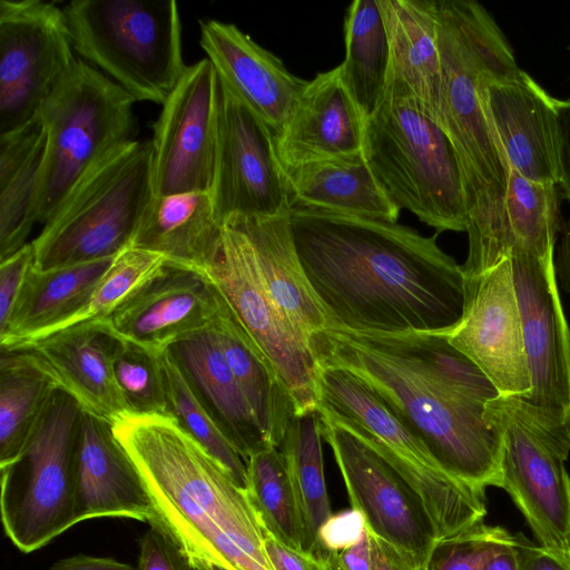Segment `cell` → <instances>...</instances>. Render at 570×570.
Here are the masks:
<instances>
[{
  "label": "cell",
  "mask_w": 570,
  "mask_h": 570,
  "mask_svg": "<svg viewBox=\"0 0 570 570\" xmlns=\"http://www.w3.org/2000/svg\"><path fill=\"white\" fill-rule=\"evenodd\" d=\"M324 562L326 566V570H343L342 567L338 563L336 552H328L324 557Z\"/></svg>",
  "instance_id": "cell-53"
},
{
  "label": "cell",
  "mask_w": 570,
  "mask_h": 570,
  "mask_svg": "<svg viewBox=\"0 0 570 570\" xmlns=\"http://www.w3.org/2000/svg\"><path fill=\"white\" fill-rule=\"evenodd\" d=\"M289 210L272 217H232L246 235L263 281L275 303L308 342L326 328L325 314L302 268Z\"/></svg>",
  "instance_id": "cell-30"
},
{
  "label": "cell",
  "mask_w": 570,
  "mask_h": 570,
  "mask_svg": "<svg viewBox=\"0 0 570 570\" xmlns=\"http://www.w3.org/2000/svg\"><path fill=\"white\" fill-rule=\"evenodd\" d=\"M341 79L363 118L375 112L386 87L390 49L377 0H355L345 16Z\"/></svg>",
  "instance_id": "cell-34"
},
{
  "label": "cell",
  "mask_w": 570,
  "mask_h": 570,
  "mask_svg": "<svg viewBox=\"0 0 570 570\" xmlns=\"http://www.w3.org/2000/svg\"><path fill=\"white\" fill-rule=\"evenodd\" d=\"M119 337L106 320L63 328L30 345L27 351L85 412L111 424L127 413L114 377Z\"/></svg>",
  "instance_id": "cell-23"
},
{
  "label": "cell",
  "mask_w": 570,
  "mask_h": 570,
  "mask_svg": "<svg viewBox=\"0 0 570 570\" xmlns=\"http://www.w3.org/2000/svg\"><path fill=\"white\" fill-rule=\"evenodd\" d=\"M97 518L154 524L157 514L112 424L83 411L75 450V521L77 524Z\"/></svg>",
  "instance_id": "cell-21"
},
{
  "label": "cell",
  "mask_w": 570,
  "mask_h": 570,
  "mask_svg": "<svg viewBox=\"0 0 570 570\" xmlns=\"http://www.w3.org/2000/svg\"><path fill=\"white\" fill-rule=\"evenodd\" d=\"M223 229L209 191L155 195L130 246L161 255L166 265L208 277L222 249Z\"/></svg>",
  "instance_id": "cell-27"
},
{
  "label": "cell",
  "mask_w": 570,
  "mask_h": 570,
  "mask_svg": "<svg viewBox=\"0 0 570 570\" xmlns=\"http://www.w3.org/2000/svg\"><path fill=\"white\" fill-rule=\"evenodd\" d=\"M445 335L487 375L500 395L522 397L530 392L531 376L510 257L465 279L462 317Z\"/></svg>",
  "instance_id": "cell-17"
},
{
  "label": "cell",
  "mask_w": 570,
  "mask_h": 570,
  "mask_svg": "<svg viewBox=\"0 0 570 570\" xmlns=\"http://www.w3.org/2000/svg\"><path fill=\"white\" fill-rule=\"evenodd\" d=\"M136 101L118 83L78 57L40 111L46 147L37 223L45 225L76 184L99 161L135 140Z\"/></svg>",
  "instance_id": "cell-10"
},
{
  "label": "cell",
  "mask_w": 570,
  "mask_h": 570,
  "mask_svg": "<svg viewBox=\"0 0 570 570\" xmlns=\"http://www.w3.org/2000/svg\"><path fill=\"white\" fill-rule=\"evenodd\" d=\"M63 11L79 58L137 101H166L187 68L176 1L72 0Z\"/></svg>",
  "instance_id": "cell-8"
},
{
  "label": "cell",
  "mask_w": 570,
  "mask_h": 570,
  "mask_svg": "<svg viewBox=\"0 0 570 570\" xmlns=\"http://www.w3.org/2000/svg\"><path fill=\"white\" fill-rule=\"evenodd\" d=\"M493 126L510 168L538 183H559V99L519 66L487 83Z\"/></svg>",
  "instance_id": "cell-20"
},
{
  "label": "cell",
  "mask_w": 570,
  "mask_h": 570,
  "mask_svg": "<svg viewBox=\"0 0 570 570\" xmlns=\"http://www.w3.org/2000/svg\"><path fill=\"white\" fill-rule=\"evenodd\" d=\"M199 28L200 47L218 77L277 136L307 81L233 23L206 19L199 21Z\"/></svg>",
  "instance_id": "cell-22"
},
{
  "label": "cell",
  "mask_w": 570,
  "mask_h": 570,
  "mask_svg": "<svg viewBox=\"0 0 570 570\" xmlns=\"http://www.w3.org/2000/svg\"><path fill=\"white\" fill-rule=\"evenodd\" d=\"M167 414L199 442L247 490V464L202 404L168 350L160 354Z\"/></svg>",
  "instance_id": "cell-38"
},
{
  "label": "cell",
  "mask_w": 570,
  "mask_h": 570,
  "mask_svg": "<svg viewBox=\"0 0 570 570\" xmlns=\"http://www.w3.org/2000/svg\"><path fill=\"white\" fill-rule=\"evenodd\" d=\"M139 546L137 570H191L186 556L158 525L150 524Z\"/></svg>",
  "instance_id": "cell-42"
},
{
  "label": "cell",
  "mask_w": 570,
  "mask_h": 570,
  "mask_svg": "<svg viewBox=\"0 0 570 570\" xmlns=\"http://www.w3.org/2000/svg\"><path fill=\"white\" fill-rule=\"evenodd\" d=\"M442 101L439 126L454 149L470 217L461 265L473 278L509 258L505 200L510 165L493 126L487 83L518 67L503 32L482 4L438 0Z\"/></svg>",
  "instance_id": "cell-4"
},
{
  "label": "cell",
  "mask_w": 570,
  "mask_h": 570,
  "mask_svg": "<svg viewBox=\"0 0 570 570\" xmlns=\"http://www.w3.org/2000/svg\"><path fill=\"white\" fill-rule=\"evenodd\" d=\"M83 410L56 389L21 454L1 471V520L22 552L48 544L76 524L75 450Z\"/></svg>",
  "instance_id": "cell-11"
},
{
  "label": "cell",
  "mask_w": 570,
  "mask_h": 570,
  "mask_svg": "<svg viewBox=\"0 0 570 570\" xmlns=\"http://www.w3.org/2000/svg\"><path fill=\"white\" fill-rule=\"evenodd\" d=\"M32 262L31 242L0 262V331L6 327L10 318Z\"/></svg>",
  "instance_id": "cell-43"
},
{
  "label": "cell",
  "mask_w": 570,
  "mask_h": 570,
  "mask_svg": "<svg viewBox=\"0 0 570 570\" xmlns=\"http://www.w3.org/2000/svg\"><path fill=\"white\" fill-rule=\"evenodd\" d=\"M202 570H225V569L216 567V566H209V567H206V568H204Z\"/></svg>",
  "instance_id": "cell-54"
},
{
  "label": "cell",
  "mask_w": 570,
  "mask_h": 570,
  "mask_svg": "<svg viewBox=\"0 0 570 570\" xmlns=\"http://www.w3.org/2000/svg\"><path fill=\"white\" fill-rule=\"evenodd\" d=\"M370 535L372 542L371 570H426V567H414L410 564L390 544L374 537L371 532Z\"/></svg>",
  "instance_id": "cell-48"
},
{
  "label": "cell",
  "mask_w": 570,
  "mask_h": 570,
  "mask_svg": "<svg viewBox=\"0 0 570 570\" xmlns=\"http://www.w3.org/2000/svg\"><path fill=\"white\" fill-rule=\"evenodd\" d=\"M522 322L533 405L570 412V327L564 316L553 254L510 257Z\"/></svg>",
  "instance_id": "cell-18"
},
{
  "label": "cell",
  "mask_w": 570,
  "mask_h": 570,
  "mask_svg": "<svg viewBox=\"0 0 570 570\" xmlns=\"http://www.w3.org/2000/svg\"><path fill=\"white\" fill-rule=\"evenodd\" d=\"M212 327L259 426L269 442L278 446L297 414L292 394L223 296Z\"/></svg>",
  "instance_id": "cell-31"
},
{
  "label": "cell",
  "mask_w": 570,
  "mask_h": 570,
  "mask_svg": "<svg viewBox=\"0 0 570 570\" xmlns=\"http://www.w3.org/2000/svg\"><path fill=\"white\" fill-rule=\"evenodd\" d=\"M155 196L150 140L117 148L79 180L31 240L32 267L47 271L117 256L130 246Z\"/></svg>",
  "instance_id": "cell-5"
},
{
  "label": "cell",
  "mask_w": 570,
  "mask_h": 570,
  "mask_svg": "<svg viewBox=\"0 0 570 570\" xmlns=\"http://www.w3.org/2000/svg\"><path fill=\"white\" fill-rule=\"evenodd\" d=\"M214 209L232 217H272L291 209L272 129L218 77Z\"/></svg>",
  "instance_id": "cell-14"
},
{
  "label": "cell",
  "mask_w": 570,
  "mask_h": 570,
  "mask_svg": "<svg viewBox=\"0 0 570 570\" xmlns=\"http://www.w3.org/2000/svg\"><path fill=\"white\" fill-rule=\"evenodd\" d=\"M57 385L24 350H1L0 466L13 462Z\"/></svg>",
  "instance_id": "cell-35"
},
{
  "label": "cell",
  "mask_w": 570,
  "mask_h": 570,
  "mask_svg": "<svg viewBox=\"0 0 570 570\" xmlns=\"http://www.w3.org/2000/svg\"><path fill=\"white\" fill-rule=\"evenodd\" d=\"M364 121L338 67L317 73L275 136L282 167L363 151Z\"/></svg>",
  "instance_id": "cell-24"
},
{
  "label": "cell",
  "mask_w": 570,
  "mask_h": 570,
  "mask_svg": "<svg viewBox=\"0 0 570 570\" xmlns=\"http://www.w3.org/2000/svg\"><path fill=\"white\" fill-rule=\"evenodd\" d=\"M321 432L332 448L351 505L363 514L366 529L410 564L426 567L438 534L421 498L370 444L346 428L321 417Z\"/></svg>",
  "instance_id": "cell-15"
},
{
  "label": "cell",
  "mask_w": 570,
  "mask_h": 570,
  "mask_svg": "<svg viewBox=\"0 0 570 570\" xmlns=\"http://www.w3.org/2000/svg\"><path fill=\"white\" fill-rule=\"evenodd\" d=\"M320 413H297L277 446L284 455L303 527V552L326 556L318 541L321 527L333 514L327 494Z\"/></svg>",
  "instance_id": "cell-33"
},
{
  "label": "cell",
  "mask_w": 570,
  "mask_h": 570,
  "mask_svg": "<svg viewBox=\"0 0 570 570\" xmlns=\"http://www.w3.org/2000/svg\"><path fill=\"white\" fill-rule=\"evenodd\" d=\"M336 557L343 570H371L372 542L368 530H365L357 543L336 552Z\"/></svg>",
  "instance_id": "cell-50"
},
{
  "label": "cell",
  "mask_w": 570,
  "mask_h": 570,
  "mask_svg": "<svg viewBox=\"0 0 570 570\" xmlns=\"http://www.w3.org/2000/svg\"><path fill=\"white\" fill-rule=\"evenodd\" d=\"M512 538L505 528L482 521L459 535L438 541L426 570H481L495 549Z\"/></svg>",
  "instance_id": "cell-41"
},
{
  "label": "cell",
  "mask_w": 570,
  "mask_h": 570,
  "mask_svg": "<svg viewBox=\"0 0 570 570\" xmlns=\"http://www.w3.org/2000/svg\"><path fill=\"white\" fill-rule=\"evenodd\" d=\"M48 570H137L111 558L76 554L53 563Z\"/></svg>",
  "instance_id": "cell-49"
},
{
  "label": "cell",
  "mask_w": 570,
  "mask_h": 570,
  "mask_svg": "<svg viewBox=\"0 0 570 570\" xmlns=\"http://www.w3.org/2000/svg\"><path fill=\"white\" fill-rule=\"evenodd\" d=\"M377 4L390 49L385 94L410 97L439 125L443 76L438 0H377Z\"/></svg>",
  "instance_id": "cell-25"
},
{
  "label": "cell",
  "mask_w": 570,
  "mask_h": 570,
  "mask_svg": "<svg viewBox=\"0 0 570 570\" xmlns=\"http://www.w3.org/2000/svg\"><path fill=\"white\" fill-rule=\"evenodd\" d=\"M295 248L327 327L446 334L460 322L465 279L438 234L392 222L291 209Z\"/></svg>",
  "instance_id": "cell-1"
},
{
  "label": "cell",
  "mask_w": 570,
  "mask_h": 570,
  "mask_svg": "<svg viewBox=\"0 0 570 570\" xmlns=\"http://www.w3.org/2000/svg\"><path fill=\"white\" fill-rule=\"evenodd\" d=\"M247 494L269 535L303 551V527L283 453L277 446L259 451L246 461Z\"/></svg>",
  "instance_id": "cell-37"
},
{
  "label": "cell",
  "mask_w": 570,
  "mask_h": 570,
  "mask_svg": "<svg viewBox=\"0 0 570 570\" xmlns=\"http://www.w3.org/2000/svg\"><path fill=\"white\" fill-rule=\"evenodd\" d=\"M264 550L273 570H326L324 559L294 550L268 533L264 538Z\"/></svg>",
  "instance_id": "cell-45"
},
{
  "label": "cell",
  "mask_w": 570,
  "mask_h": 570,
  "mask_svg": "<svg viewBox=\"0 0 570 570\" xmlns=\"http://www.w3.org/2000/svg\"><path fill=\"white\" fill-rule=\"evenodd\" d=\"M318 366L316 411L370 444L424 502L438 541L484 521L485 492L446 473L423 442L353 373Z\"/></svg>",
  "instance_id": "cell-6"
},
{
  "label": "cell",
  "mask_w": 570,
  "mask_h": 570,
  "mask_svg": "<svg viewBox=\"0 0 570 570\" xmlns=\"http://www.w3.org/2000/svg\"><path fill=\"white\" fill-rule=\"evenodd\" d=\"M291 209L396 223L401 208L363 151L283 167Z\"/></svg>",
  "instance_id": "cell-28"
},
{
  "label": "cell",
  "mask_w": 570,
  "mask_h": 570,
  "mask_svg": "<svg viewBox=\"0 0 570 570\" xmlns=\"http://www.w3.org/2000/svg\"><path fill=\"white\" fill-rule=\"evenodd\" d=\"M115 257L47 271L31 265L10 318L0 331L1 350L28 346L82 308Z\"/></svg>",
  "instance_id": "cell-29"
},
{
  "label": "cell",
  "mask_w": 570,
  "mask_h": 570,
  "mask_svg": "<svg viewBox=\"0 0 570 570\" xmlns=\"http://www.w3.org/2000/svg\"><path fill=\"white\" fill-rule=\"evenodd\" d=\"M513 546L517 570H570L569 564L531 541L522 532L513 534Z\"/></svg>",
  "instance_id": "cell-46"
},
{
  "label": "cell",
  "mask_w": 570,
  "mask_h": 570,
  "mask_svg": "<svg viewBox=\"0 0 570 570\" xmlns=\"http://www.w3.org/2000/svg\"><path fill=\"white\" fill-rule=\"evenodd\" d=\"M559 183L563 196L570 202V98L559 100Z\"/></svg>",
  "instance_id": "cell-47"
},
{
  "label": "cell",
  "mask_w": 570,
  "mask_h": 570,
  "mask_svg": "<svg viewBox=\"0 0 570 570\" xmlns=\"http://www.w3.org/2000/svg\"><path fill=\"white\" fill-rule=\"evenodd\" d=\"M165 265L166 261L159 254L127 247L114 258L87 304L55 326L46 336L81 323L107 320Z\"/></svg>",
  "instance_id": "cell-39"
},
{
  "label": "cell",
  "mask_w": 570,
  "mask_h": 570,
  "mask_svg": "<svg viewBox=\"0 0 570 570\" xmlns=\"http://www.w3.org/2000/svg\"><path fill=\"white\" fill-rule=\"evenodd\" d=\"M561 242L554 261L557 282L570 294V219L561 227Z\"/></svg>",
  "instance_id": "cell-51"
},
{
  "label": "cell",
  "mask_w": 570,
  "mask_h": 570,
  "mask_svg": "<svg viewBox=\"0 0 570 570\" xmlns=\"http://www.w3.org/2000/svg\"><path fill=\"white\" fill-rule=\"evenodd\" d=\"M308 345L317 365L344 368L370 386L446 473L483 492L501 488L499 441L484 420L500 393L445 334L326 327Z\"/></svg>",
  "instance_id": "cell-2"
},
{
  "label": "cell",
  "mask_w": 570,
  "mask_h": 570,
  "mask_svg": "<svg viewBox=\"0 0 570 570\" xmlns=\"http://www.w3.org/2000/svg\"><path fill=\"white\" fill-rule=\"evenodd\" d=\"M63 8L41 0L0 1V137L39 119L78 57Z\"/></svg>",
  "instance_id": "cell-12"
},
{
  "label": "cell",
  "mask_w": 570,
  "mask_h": 570,
  "mask_svg": "<svg viewBox=\"0 0 570 570\" xmlns=\"http://www.w3.org/2000/svg\"><path fill=\"white\" fill-rule=\"evenodd\" d=\"M366 530L365 519L356 509L333 513L321 527L318 541L325 554L340 552L357 543Z\"/></svg>",
  "instance_id": "cell-44"
},
{
  "label": "cell",
  "mask_w": 570,
  "mask_h": 570,
  "mask_svg": "<svg viewBox=\"0 0 570 570\" xmlns=\"http://www.w3.org/2000/svg\"><path fill=\"white\" fill-rule=\"evenodd\" d=\"M363 154L392 199L436 229L466 232L460 167L450 139L407 96L384 94L364 121Z\"/></svg>",
  "instance_id": "cell-7"
},
{
  "label": "cell",
  "mask_w": 570,
  "mask_h": 570,
  "mask_svg": "<svg viewBox=\"0 0 570 570\" xmlns=\"http://www.w3.org/2000/svg\"><path fill=\"white\" fill-rule=\"evenodd\" d=\"M112 430L137 468L161 528L191 570H273L247 492L168 414L126 413Z\"/></svg>",
  "instance_id": "cell-3"
},
{
  "label": "cell",
  "mask_w": 570,
  "mask_h": 570,
  "mask_svg": "<svg viewBox=\"0 0 570 570\" xmlns=\"http://www.w3.org/2000/svg\"><path fill=\"white\" fill-rule=\"evenodd\" d=\"M220 299L207 276L165 265L106 321L118 337L161 354L176 341L209 328Z\"/></svg>",
  "instance_id": "cell-19"
},
{
  "label": "cell",
  "mask_w": 570,
  "mask_h": 570,
  "mask_svg": "<svg viewBox=\"0 0 570 570\" xmlns=\"http://www.w3.org/2000/svg\"><path fill=\"white\" fill-rule=\"evenodd\" d=\"M112 371L127 413L167 414L160 354L119 337Z\"/></svg>",
  "instance_id": "cell-40"
},
{
  "label": "cell",
  "mask_w": 570,
  "mask_h": 570,
  "mask_svg": "<svg viewBox=\"0 0 570 570\" xmlns=\"http://www.w3.org/2000/svg\"><path fill=\"white\" fill-rule=\"evenodd\" d=\"M46 132L41 119L0 137V262L27 245L37 223Z\"/></svg>",
  "instance_id": "cell-32"
},
{
  "label": "cell",
  "mask_w": 570,
  "mask_h": 570,
  "mask_svg": "<svg viewBox=\"0 0 570 570\" xmlns=\"http://www.w3.org/2000/svg\"><path fill=\"white\" fill-rule=\"evenodd\" d=\"M218 75L208 58L187 66L153 126L156 196L209 191L216 149Z\"/></svg>",
  "instance_id": "cell-16"
},
{
  "label": "cell",
  "mask_w": 570,
  "mask_h": 570,
  "mask_svg": "<svg viewBox=\"0 0 570 570\" xmlns=\"http://www.w3.org/2000/svg\"><path fill=\"white\" fill-rule=\"evenodd\" d=\"M208 278L276 368L297 413L315 410L318 366L308 342L273 299L250 244L233 219L224 223L222 249Z\"/></svg>",
  "instance_id": "cell-13"
},
{
  "label": "cell",
  "mask_w": 570,
  "mask_h": 570,
  "mask_svg": "<svg viewBox=\"0 0 570 570\" xmlns=\"http://www.w3.org/2000/svg\"><path fill=\"white\" fill-rule=\"evenodd\" d=\"M484 420L499 441L503 489L537 543L570 566V412L499 395Z\"/></svg>",
  "instance_id": "cell-9"
},
{
  "label": "cell",
  "mask_w": 570,
  "mask_h": 570,
  "mask_svg": "<svg viewBox=\"0 0 570 570\" xmlns=\"http://www.w3.org/2000/svg\"><path fill=\"white\" fill-rule=\"evenodd\" d=\"M569 50H570V46H569Z\"/></svg>",
  "instance_id": "cell-55"
},
{
  "label": "cell",
  "mask_w": 570,
  "mask_h": 570,
  "mask_svg": "<svg viewBox=\"0 0 570 570\" xmlns=\"http://www.w3.org/2000/svg\"><path fill=\"white\" fill-rule=\"evenodd\" d=\"M168 352L223 434L245 461L273 445L259 426L212 326L176 341Z\"/></svg>",
  "instance_id": "cell-26"
},
{
  "label": "cell",
  "mask_w": 570,
  "mask_h": 570,
  "mask_svg": "<svg viewBox=\"0 0 570 570\" xmlns=\"http://www.w3.org/2000/svg\"><path fill=\"white\" fill-rule=\"evenodd\" d=\"M505 220L509 257L554 254L562 227L558 185L530 180L510 168Z\"/></svg>",
  "instance_id": "cell-36"
},
{
  "label": "cell",
  "mask_w": 570,
  "mask_h": 570,
  "mask_svg": "<svg viewBox=\"0 0 570 570\" xmlns=\"http://www.w3.org/2000/svg\"><path fill=\"white\" fill-rule=\"evenodd\" d=\"M481 570H517L513 538L511 541L499 546L487 559Z\"/></svg>",
  "instance_id": "cell-52"
}]
</instances>
